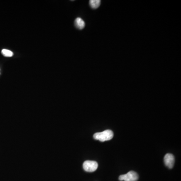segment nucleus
Wrapping results in <instances>:
<instances>
[{"label": "nucleus", "mask_w": 181, "mask_h": 181, "mask_svg": "<svg viewBox=\"0 0 181 181\" xmlns=\"http://www.w3.org/2000/svg\"><path fill=\"white\" fill-rule=\"evenodd\" d=\"M90 5L93 9H97L101 4L100 0H90L89 2Z\"/></svg>", "instance_id": "6"}, {"label": "nucleus", "mask_w": 181, "mask_h": 181, "mask_svg": "<svg viewBox=\"0 0 181 181\" xmlns=\"http://www.w3.org/2000/svg\"><path fill=\"white\" fill-rule=\"evenodd\" d=\"M114 133L111 130H106L101 133H97L94 134L93 137L96 140L104 142L110 141L113 137Z\"/></svg>", "instance_id": "1"}, {"label": "nucleus", "mask_w": 181, "mask_h": 181, "mask_svg": "<svg viewBox=\"0 0 181 181\" xmlns=\"http://www.w3.org/2000/svg\"><path fill=\"white\" fill-rule=\"evenodd\" d=\"M74 24H75L76 27L80 30H82V29L84 28V27L85 26V22L81 18H76V20L74 21Z\"/></svg>", "instance_id": "5"}, {"label": "nucleus", "mask_w": 181, "mask_h": 181, "mask_svg": "<svg viewBox=\"0 0 181 181\" xmlns=\"http://www.w3.org/2000/svg\"><path fill=\"white\" fill-rule=\"evenodd\" d=\"M164 162L166 166L169 169H172L174 166L175 157L171 154H167L164 157Z\"/></svg>", "instance_id": "4"}, {"label": "nucleus", "mask_w": 181, "mask_h": 181, "mask_svg": "<svg viewBox=\"0 0 181 181\" xmlns=\"http://www.w3.org/2000/svg\"><path fill=\"white\" fill-rule=\"evenodd\" d=\"M2 53L6 57H11L13 56V53L8 49H3L2 50Z\"/></svg>", "instance_id": "7"}, {"label": "nucleus", "mask_w": 181, "mask_h": 181, "mask_svg": "<svg viewBox=\"0 0 181 181\" xmlns=\"http://www.w3.org/2000/svg\"><path fill=\"white\" fill-rule=\"evenodd\" d=\"M82 166L86 172H94L97 169L98 164L96 161H86L84 162Z\"/></svg>", "instance_id": "3"}, {"label": "nucleus", "mask_w": 181, "mask_h": 181, "mask_svg": "<svg viewBox=\"0 0 181 181\" xmlns=\"http://www.w3.org/2000/svg\"><path fill=\"white\" fill-rule=\"evenodd\" d=\"M138 175L136 172L130 171L125 175L119 176V180L120 181H137L138 179Z\"/></svg>", "instance_id": "2"}]
</instances>
